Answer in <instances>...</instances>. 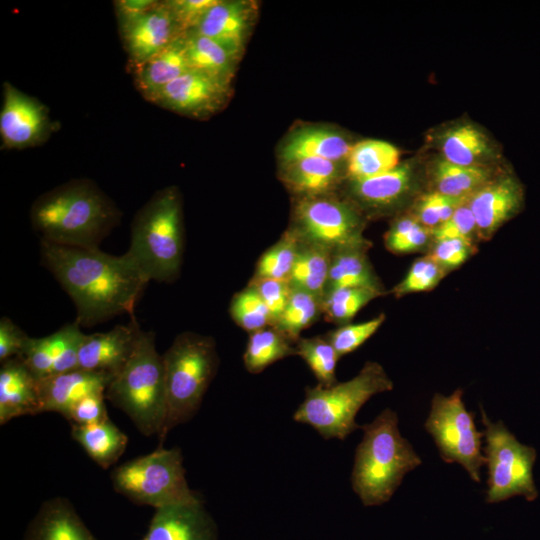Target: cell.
I'll use <instances>...</instances> for the list:
<instances>
[{"label":"cell","mask_w":540,"mask_h":540,"mask_svg":"<svg viewBox=\"0 0 540 540\" xmlns=\"http://www.w3.org/2000/svg\"><path fill=\"white\" fill-rule=\"evenodd\" d=\"M41 264L72 299L76 320L92 327L130 314L149 280L124 253L114 256L99 248L64 246L40 240Z\"/></svg>","instance_id":"obj_1"},{"label":"cell","mask_w":540,"mask_h":540,"mask_svg":"<svg viewBox=\"0 0 540 540\" xmlns=\"http://www.w3.org/2000/svg\"><path fill=\"white\" fill-rule=\"evenodd\" d=\"M117 205L90 179H73L35 199L30 222L40 240L99 248L121 220Z\"/></svg>","instance_id":"obj_2"},{"label":"cell","mask_w":540,"mask_h":540,"mask_svg":"<svg viewBox=\"0 0 540 540\" xmlns=\"http://www.w3.org/2000/svg\"><path fill=\"white\" fill-rule=\"evenodd\" d=\"M363 438L356 448L351 485L364 506L388 502L404 476L421 465L412 445L402 437L397 414L387 408L361 426Z\"/></svg>","instance_id":"obj_3"},{"label":"cell","mask_w":540,"mask_h":540,"mask_svg":"<svg viewBox=\"0 0 540 540\" xmlns=\"http://www.w3.org/2000/svg\"><path fill=\"white\" fill-rule=\"evenodd\" d=\"M126 253L149 281L171 283L179 277L184 226L182 197L177 187L158 190L136 213Z\"/></svg>","instance_id":"obj_4"},{"label":"cell","mask_w":540,"mask_h":540,"mask_svg":"<svg viewBox=\"0 0 540 540\" xmlns=\"http://www.w3.org/2000/svg\"><path fill=\"white\" fill-rule=\"evenodd\" d=\"M105 398L126 413L142 434L160 437L167 416V393L154 333L141 331L129 360L109 383Z\"/></svg>","instance_id":"obj_5"},{"label":"cell","mask_w":540,"mask_h":540,"mask_svg":"<svg viewBox=\"0 0 540 540\" xmlns=\"http://www.w3.org/2000/svg\"><path fill=\"white\" fill-rule=\"evenodd\" d=\"M162 359L167 416L160 446L171 429L196 414L219 365L214 339L194 332L178 334Z\"/></svg>","instance_id":"obj_6"},{"label":"cell","mask_w":540,"mask_h":540,"mask_svg":"<svg viewBox=\"0 0 540 540\" xmlns=\"http://www.w3.org/2000/svg\"><path fill=\"white\" fill-rule=\"evenodd\" d=\"M392 389L393 382L382 365L368 361L350 380L330 387H307L293 419L310 425L325 440H344L361 428L355 420L361 407L374 395Z\"/></svg>","instance_id":"obj_7"},{"label":"cell","mask_w":540,"mask_h":540,"mask_svg":"<svg viewBox=\"0 0 540 540\" xmlns=\"http://www.w3.org/2000/svg\"><path fill=\"white\" fill-rule=\"evenodd\" d=\"M180 448L158 446L153 452L129 460L111 473L114 490L139 505L155 509L201 501L190 489Z\"/></svg>","instance_id":"obj_8"},{"label":"cell","mask_w":540,"mask_h":540,"mask_svg":"<svg viewBox=\"0 0 540 540\" xmlns=\"http://www.w3.org/2000/svg\"><path fill=\"white\" fill-rule=\"evenodd\" d=\"M365 219L348 199L335 193L296 198L289 229L299 240L332 252L348 248H368L364 237Z\"/></svg>","instance_id":"obj_9"},{"label":"cell","mask_w":540,"mask_h":540,"mask_svg":"<svg viewBox=\"0 0 540 540\" xmlns=\"http://www.w3.org/2000/svg\"><path fill=\"white\" fill-rule=\"evenodd\" d=\"M481 418L488 468L486 502L498 503L514 496L534 501L538 497L533 478L536 450L520 443L502 421L492 422L483 408Z\"/></svg>","instance_id":"obj_10"},{"label":"cell","mask_w":540,"mask_h":540,"mask_svg":"<svg viewBox=\"0 0 540 540\" xmlns=\"http://www.w3.org/2000/svg\"><path fill=\"white\" fill-rule=\"evenodd\" d=\"M462 395L461 389L449 396L436 393L424 427L443 461L460 464L472 480L480 482L481 468L486 464L481 451L484 432L476 429L474 413L466 409Z\"/></svg>","instance_id":"obj_11"},{"label":"cell","mask_w":540,"mask_h":540,"mask_svg":"<svg viewBox=\"0 0 540 540\" xmlns=\"http://www.w3.org/2000/svg\"><path fill=\"white\" fill-rule=\"evenodd\" d=\"M58 126L48 107L9 82L3 83L0 110L1 148L22 150L43 144Z\"/></svg>","instance_id":"obj_12"},{"label":"cell","mask_w":540,"mask_h":540,"mask_svg":"<svg viewBox=\"0 0 540 540\" xmlns=\"http://www.w3.org/2000/svg\"><path fill=\"white\" fill-rule=\"evenodd\" d=\"M231 92V81L191 69L163 87L149 102L180 115L205 119L226 105Z\"/></svg>","instance_id":"obj_13"},{"label":"cell","mask_w":540,"mask_h":540,"mask_svg":"<svg viewBox=\"0 0 540 540\" xmlns=\"http://www.w3.org/2000/svg\"><path fill=\"white\" fill-rule=\"evenodd\" d=\"M118 27L131 71L184 35L167 1Z\"/></svg>","instance_id":"obj_14"},{"label":"cell","mask_w":540,"mask_h":540,"mask_svg":"<svg viewBox=\"0 0 540 540\" xmlns=\"http://www.w3.org/2000/svg\"><path fill=\"white\" fill-rule=\"evenodd\" d=\"M473 213L477 238L487 240L524 205V188L512 174L492 178L468 199Z\"/></svg>","instance_id":"obj_15"},{"label":"cell","mask_w":540,"mask_h":540,"mask_svg":"<svg viewBox=\"0 0 540 540\" xmlns=\"http://www.w3.org/2000/svg\"><path fill=\"white\" fill-rule=\"evenodd\" d=\"M85 334L76 322L42 337H29L18 356L40 381L78 368V354Z\"/></svg>","instance_id":"obj_16"},{"label":"cell","mask_w":540,"mask_h":540,"mask_svg":"<svg viewBox=\"0 0 540 540\" xmlns=\"http://www.w3.org/2000/svg\"><path fill=\"white\" fill-rule=\"evenodd\" d=\"M413 164L405 162L396 168L365 179L348 180V199L359 211L384 214L398 207L415 188Z\"/></svg>","instance_id":"obj_17"},{"label":"cell","mask_w":540,"mask_h":540,"mask_svg":"<svg viewBox=\"0 0 540 540\" xmlns=\"http://www.w3.org/2000/svg\"><path fill=\"white\" fill-rule=\"evenodd\" d=\"M141 328L134 317L103 333L85 334L78 354V368L116 376L132 355Z\"/></svg>","instance_id":"obj_18"},{"label":"cell","mask_w":540,"mask_h":540,"mask_svg":"<svg viewBox=\"0 0 540 540\" xmlns=\"http://www.w3.org/2000/svg\"><path fill=\"white\" fill-rule=\"evenodd\" d=\"M141 540H217V526L202 500L156 509Z\"/></svg>","instance_id":"obj_19"},{"label":"cell","mask_w":540,"mask_h":540,"mask_svg":"<svg viewBox=\"0 0 540 540\" xmlns=\"http://www.w3.org/2000/svg\"><path fill=\"white\" fill-rule=\"evenodd\" d=\"M256 13L253 1L217 0L192 31L215 40L240 57Z\"/></svg>","instance_id":"obj_20"},{"label":"cell","mask_w":540,"mask_h":540,"mask_svg":"<svg viewBox=\"0 0 540 540\" xmlns=\"http://www.w3.org/2000/svg\"><path fill=\"white\" fill-rule=\"evenodd\" d=\"M114 377L80 368L39 381L42 412H57L65 418L71 408L84 397L105 393Z\"/></svg>","instance_id":"obj_21"},{"label":"cell","mask_w":540,"mask_h":540,"mask_svg":"<svg viewBox=\"0 0 540 540\" xmlns=\"http://www.w3.org/2000/svg\"><path fill=\"white\" fill-rule=\"evenodd\" d=\"M42 413L39 381L19 357L1 363L0 424L24 416Z\"/></svg>","instance_id":"obj_22"},{"label":"cell","mask_w":540,"mask_h":540,"mask_svg":"<svg viewBox=\"0 0 540 540\" xmlns=\"http://www.w3.org/2000/svg\"><path fill=\"white\" fill-rule=\"evenodd\" d=\"M352 145L340 131L324 126H308L291 132L282 142L278 156L281 164L309 157L343 163Z\"/></svg>","instance_id":"obj_23"},{"label":"cell","mask_w":540,"mask_h":540,"mask_svg":"<svg viewBox=\"0 0 540 540\" xmlns=\"http://www.w3.org/2000/svg\"><path fill=\"white\" fill-rule=\"evenodd\" d=\"M341 164L323 158H301L282 163L280 178L296 198L332 194L346 178Z\"/></svg>","instance_id":"obj_24"},{"label":"cell","mask_w":540,"mask_h":540,"mask_svg":"<svg viewBox=\"0 0 540 540\" xmlns=\"http://www.w3.org/2000/svg\"><path fill=\"white\" fill-rule=\"evenodd\" d=\"M23 540H98L72 504L63 497L45 501L30 522Z\"/></svg>","instance_id":"obj_25"},{"label":"cell","mask_w":540,"mask_h":540,"mask_svg":"<svg viewBox=\"0 0 540 540\" xmlns=\"http://www.w3.org/2000/svg\"><path fill=\"white\" fill-rule=\"evenodd\" d=\"M189 70L191 66L182 35L132 73L137 90L149 101L163 87Z\"/></svg>","instance_id":"obj_26"},{"label":"cell","mask_w":540,"mask_h":540,"mask_svg":"<svg viewBox=\"0 0 540 540\" xmlns=\"http://www.w3.org/2000/svg\"><path fill=\"white\" fill-rule=\"evenodd\" d=\"M440 148L443 159L461 166L489 168L488 163L495 158L492 142L473 124H460L447 130Z\"/></svg>","instance_id":"obj_27"},{"label":"cell","mask_w":540,"mask_h":540,"mask_svg":"<svg viewBox=\"0 0 540 540\" xmlns=\"http://www.w3.org/2000/svg\"><path fill=\"white\" fill-rule=\"evenodd\" d=\"M368 248H348L332 253L326 292L340 288H368L384 294L383 285L367 256Z\"/></svg>","instance_id":"obj_28"},{"label":"cell","mask_w":540,"mask_h":540,"mask_svg":"<svg viewBox=\"0 0 540 540\" xmlns=\"http://www.w3.org/2000/svg\"><path fill=\"white\" fill-rule=\"evenodd\" d=\"M73 439L103 469L116 463L124 453L128 437L110 419L90 424H71Z\"/></svg>","instance_id":"obj_29"},{"label":"cell","mask_w":540,"mask_h":540,"mask_svg":"<svg viewBox=\"0 0 540 540\" xmlns=\"http://www.w3.org/2000/svg\"><path fill=\"white\" fill-rule=\"evenodd\" d=\"M400 152L389 142L366 139L352 145L345 161L347 180H358L388 172L399 165Z\"/></svg>","instance_id":"obj_30"},{"label":"cell","mask_w":540,"mask_h":540,"mask_svg":"<svg viewBox=\"0 0 540 540\" xmlns=\"http://www.w3.org/2000/svg\"><path fill=\"white\" fill-rule=\"evenodd\" d=\"M332 253L327 248L300 240L296 259L288 278L291 287L323 299Z\"/></svg>","instance_id":"obj_31"},{"label":"cell","mask_w":540,"mask_h":540,"mask_svg":"<svg viewBox=\"0 0 540 540\" xmlns=\"http://www.w3.org/2000/svg\"><path fill=\"white\" fill-rule=\"evenodd\" d=\"M184 42L191 69L232 80L240 58L238 55L215 40L195 31L184 34Z\"/></svg>","instance_id":"obj_32"},{"label":"cell","mask_w":540,"mask_h":540,"mask_svg":"<svg viewBox=\"0 0 540 540\" xmlns=\"http://www.w3.org/2000/svg\"><path fill=\"white\" fill-rule=\"evenodd\" d=\"M492 178L490 168L456 165L442 157L431 169L432 191L458 198H469Z\"/></svg>","instance_id":"obj_33"},{"label":"cell","mask_w":540,"mask_h":540,"mask_svg":"<svg viewBox=\"0 0 540 540\" xmlns=\"http://www.w3.org/2000/svg\"><path fill=\"white\" fill-rule=\"evenodd\" d=\"M296 355L295 342L269 325L249 334L243 354L246 370L258 374L275 362Z\"/></svg>","instance_id":"obj_34"},{"label":"cell","mask_w":540,"mask_h":540,"mask_svg":"<svg viewBox=\"0 0 540 540\" xmlns=\"http://www.w3.org/2000/svg\"><path fill=\"white\" fill-rule=\"evenodd\" d=\"M322 315V299L304 290L292 288L289 301L280 318L272 325L293 342Z\"/></svg>","instance_id":"obj_35"},{"label":"cell","mask_w":540,"mask_h":540,"mask_svg":"<svg viewBox=\"0 0 540 540\" xmlns=\"http://www.w3.org/2000/svg\"><path fill=\"white\" fill-rule=\"evenodd\" d=\"M296 355L301 357L314 374L318 385L330 387L337 383L336 366L340 358L326 335L300 337L295 343Z\"/></svg>","instance_id":"obj_36"},{"label":"cell","mask_w":540,"mask_h":540,"mask_svg":"<svg viewBox=\"0 0 540 540\" xmlns=\"http://www.w3.org/2000/svg\"><path fill=\"white\" fill-rule=\"evenodd\" d=\"M299 243V238L288 228L276 243L261 254L252 278L288 280Z\"/></svg>","instance_id":"obj_37"},{"label":"cell","mask_w":540,"mask_h":540,"mask_svg":"<svg viewBox=\"0 0 540 540\" xmlns=\"http://www.w3.org/2000/svg\"><path fill=\"white\" fill-rule=\"evenodd\" d=\"M383 293L368 288H340L327 292L322 299V316L331 323L348 324L369 302Z\"/></svg>","instance_id":"obj_38"},{"label":"cell","mask_w":540,"mask_h":540,"mask_svg":"<svg viewBox=\"0 0 540 540\" xmlns=\"http://www.w3.org/2000/svg\"><path fill=\"white\" fill-rule=\"evenodd\" d=\"M432 239L431 229L423 226L412 213L395 219L384 237L385 247L394 254L422 251Z\"/></svg>","instance_id":"obj_39"},{"label":"cell","mask_w":540,"mask_h":540,"mask_svg":"<svg viewBox=\"0 0 540 540\" xmlns=\"http://www.w3.org/2000/svg\"><path fill=\"white\" fill-rule=\"evenodd\" d=\"M235 324L249 334L271 325V316L256 288L248 284L236 292L229 305Z\"/></svg>","instance_id":"obj_40"},{"label":"cell","mask_w":540,"mask_h":540,"mask_svg":"<svg viewBox=\"0 0 540 540\" xmlns=\"http://www.w3.org/2000/svg\"><path fill=\"white\" fill-rule=\"evenodd\" d=\"M446 273L447 271L427 254L413 262L405 277L392 289V293L396 297H401L430 291L439 284Z\"/></svg>","instance_id":"obj_41"},{"label":"cell","mask_w":540,"mask_h":540,"mask_svg":"<svg viewBox=\"0 0 540 540\" xmlns=\"http://www.w3.org/2000/svg\"><path fill=\"white\" fill-rule=\"evenodd\" d=\"M385 314L355 324H344L325 334L340 357L354 352L373 336L385 321Z\"/></svg>","instance_id":"obj_42"},{"label":"cell","mask_w":540,"mask_h":540,"mask_svg":"<svg viewBox=\"0 0 540 540\" xmlns=\"http://www.w3.org/2000/svg\"><path fill=\"white\" fill-rule=\"evenodd\" d=\"M475 252L474 241L452 238L434 242L428 255L447 271L462 265Z\"/></svg>","instance_id":"obj_43"},{"label":"cell","mask_w":540,"mask_h":540,"mask_svg":"<svg viewBox=\"0 0 540 540\" xmlns=\"http://www.w3.org/2000/svg\"><path fill=\"white\" fill-rule=\"evenodd\" d=\"M433 242L461 238L474 241L477 237L476 223L468 201L462 204L450 218L431 230Z\"/></svg>","instance_id":"obj_44"},{"label":"cell","mask_w":540,"mask_h":540,"mask_svg":"<svg viewBox=\"0 0 540 540\" xmlns=\"http://www.w3.org/2000/svg\"><path fill=\"white\" fill-rule=\"evenodd\" d=\"M249 284L260 294L270 313L271 325H274L289 301L292 291L290 283L288 280L252 278Z\"/></svg>","instance_id":"obj_45"},{"label":"cell","mask_w":540,"mask_h":540,"mask_svg":"<svg viewBox=\"0 0 540 540\" xmlns=\"http://www.w3.org/2000/svg\"><path fill=\"white\" fill-rule=\"evenodd\" d=\"M105 393L90 394L78 401L66 418L71 424L90 425L109 419L105 405Z\"/></svg>","instance_id":"obj_46"},{"label":"cell","mask_w":540,"mask_h":540,"mask_svg":"<svg viewBox=\"0 0 540 540\" xmlns=\"http://www.w3.org/2000/svg\"><path fill=\"white\" fill-rule=\"evenodd\" d=\"M217 0H167L183 34L196 28Z\"/></svg>","instance_id":"obj_47"},{"label":"cell","mask_w":540,"mask_h":540,"mask_svg":"<svg viewBox=\"0 0 540 540\" xmlns=\"http://www.w3.org/2000/svg\"><path fill=\"white\" fill-rule=\"evenodd\" d=\"M29 336L6 316L0 319V361L18 357Z\"/></svg>","instance_id":"obj_48"},{"label":"cell","mask_w":540,"mask_h":540,"mask_svg":"<svg viewBox=\"0 0 540 540\" xmlns=\"http://www.w3.org/2000/svg\"><path fill=\"white\" fill-rule=\"evenodd\" d=\"M442 194L430 191L423 194L415 205L412 214L423 226L434 229L441 223Z\"/></svg>","instance_id":"obj_49"},{"label":"cell","mask_w":540,"mask_h":540,"mask_svg":"<svg viewBox=\"0 0 540 540\" xmlns=\"http://www.w3.org/2000/svg\"><path fill=\"white\" fill-rule=\"evenodd\" d=\"M158 0H117L114 1L118 26L124 25L154 8Z\"/></svg>","instance_id":"obj_50"}]
</instances>
